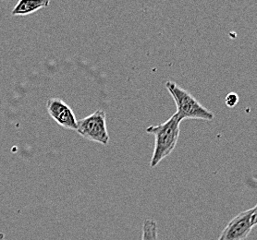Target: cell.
Returning <instances> with one entry per match:
<instances>
[{
	"label": "cell",
	"instance_id": "1",
	"mask_svg": "<svg viewBox=\"0 0 257 240\" xmlns=\"http://www.w3.org/2000/svg\"><path fill=\"white\" fill-rule=\"evenodd\" d=\"M181 121L175 113L166 122L158 126H150L146 129L148 134L154 135L155 137V147L150 161L151 168L156 167L175 149L181 132Z\"/></svg>",
	"mask_w": 257,
	"mask_h": 240
},
{
	"label": "cell",
	"instance_id": "2",
	"mask_svg": "<svg viewBox=\"0 0 257 240\" xmlns=\"http://www.w3.org/2000/svg\"><path fill=\"white\" fill-rule=\"evenodd\" d=\"M166 87L175 102L177 106L176 114L183 119H201L211 121L215 115L205 106H202L192 94L180 87L174 82H167Z\"/></svg>",
	"mask_w": 257,
	"mask_h": 240
},
{
	"label": "cell",
	"instance_id": "3",
	"mask_svg": "<svg viewBox=\"0 0 257 240\" xmlns=\"http://www.w3.org/2000/svg\"><path fill=\"white\" fill-rule=\"evenodd\" d=\"M76 132L88 141L107 145L109 134L106 128L105 112L98 109L92 115L77 120Z\"/></svg>",
	"mask_w": 257,
	"mask_h": 240
},
{
	"label": "cell",
	"instance_id": "4",
	"mask_svg": "<svg viewBox=\"0 0 257 240\" xmlns=\"http://www.w3.org/2000/svg\"><path fill=\"white\" fill-rule=\"evenodd\" d=\"M256 206L241 211L231 219L218 240H244L256 225Z\"/></svg>",
	"mask_w": 257,
	"mask_h": 240
},
{
	"label": "cell",
	"instance_id": "5",
	"mask_svg": "<svg viewBox=\"0 0 257 240\" xmlns=\"http://www.w3.org/2000/svg\"><path fill=\"white\" fill-rule=\"evenodd\" d=\"M47 113L56 123L66 129L75 130L77 129V118L74 112L64 101L54 97L47 103Z\"/></svg>",
	"mask_w": 257,
	"mask_h": 240
},
{
	"label": "cell",
	"instance_id": "6",
	"mask_svg": "<svg viewBox=\"0 0 257 240\" xmlns=\"http://www.w3.org/2000/svg\"><path fill=\"white\" fill-rule=\"evenodd\" d=\"M50 4L49 0H21L12 10V16H27L32 13L47 8Z\"/></svg>",
	"mask_w": 257,
	"mask_h": 240
},
{
	"label": "cell",
	"instance_id": "7",
	"mask_svg": "<svg viewBox=\"0 0 257 240\" xmlns=\"http://www.w3.org/2000/svg\"><path fill=\"white\" fill-rule=\"evenodd\" d=\"M142 240H158V223L156 221L147 219L144 222Z\"/></svg>",
	"mask_w": 257,
	"mask_h": 240
},
{
	"label": "cell",
	"instance_id": "8",
	"mask_svg": "<svg viewBox=\"0 0 257 240\" xmlns=\"http://www.w3.org/2000/svg\"><path fill=\"white\" fill-rule=\"evenodd\" d=\"M225 103L228 107L232 108L239 103V95L235 93H229L225 98Z\"/></svg>",
	"mask_w": 257,
	"mask_h": 240
}]
</instances>
